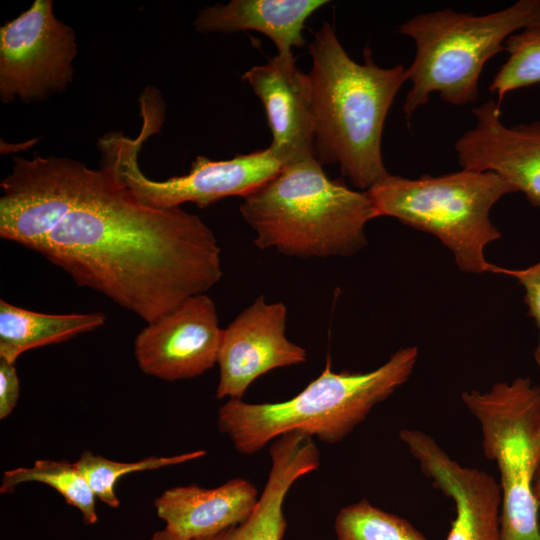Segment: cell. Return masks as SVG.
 Masks as SVG:
<instances>
[{"label":"cell","mask_w":540,"mask_h":540,"mask_svg":"<svg viewBox=\"0 0 540 540\" xmlns=\"http://www.w3.org/2000/svg\"><path fill=\"white\" fill-rule=\"evenodd\" d=\"M106 321L105 314H48L0 300V359L15 364L29 350L65 342L93 331Z\"/></svg>","instance_id":"obj_19"},{"label":"cell","mask_w":540,"mask_h":540,"mask_svg":"<svg viewBox=\"0 0 540 540\" xmlns=\"http://www.w3.org/2000/svg\"><path fill=\"white\" fill-rule=\"evenodd\" d=\"M417 358V347L400 348L383 365L365 373L334 372L327 358L321 374L286 401L252 404L229 399L219 408L218 429L243 455L293 431L337 443L407 382Z\"/></svg>","instance_id":"obj_4"},{"label":"cell","mask_w":540,"mask_h":540,"mask_svg":"<svg viewBox=\"0 0 540 540\" xmlns=\"http://www.w3.org/2000/svg\"><path fill=\"white\" fill-rule=\"evenodd\" d=\"M534 495L536 497V500L538 502L539 506V517H540V469L536 475L535 483H534Z\"/></svg>","instance_id":"obj_26"},{"label":"cell","mask_w":540,"mask_h":540,"mask_svg":"<svg viewBox=\"0 0 540 540\" xmlns=\"http://www.w3.org/2000/svg\"><path fill=\"white\" fill-rule=\"evenodd\" d=\"M312 57L313 155L323 165H338L353 186L367 191L390 173L381 150L390 107L407 81V68L378 66L372 51L354 61L334 28L323 22L308 46Z\"/></svg>","instance_id":"obj_2"},{"label":"cell","mask_w":540,"mask_h":540,"mask_svg":"<svg viewBox=\"0 0 540 540\" xmlns=\"http://www.w3.org/2000/svg\"><path fill=\"white\" fill-rule=\"evenodd\" d=\"M243 199L256 246L295 257L353 255L367 245L365 226L375 218L366 192L328 178L314 156L286 165Z\"/></svg>","instance_id":"obj_3"},{"label":"cell","mask_w":540,"mask_h":540,"mask_svg":"<svg viewBox=\"0 0 540 540\" xmlns=\"http://www.w3.org/2000/svg\"><path fill=\"white\" fill-rule=\"evenodd\" d=\"M25 482H38L54 488L67 504L79 510L86 525L97 522L96 496L75 462L37 460L31 467L8 470L3 474L0 492L10 493Z\"/></svg>","instance_id":"obj_20"},{"label":"cell","mask_w":540,"mask_h":540,"mask_svg":"<svg viewBox=\"0 0 540 540\" xmlns=\"http://www.w3.org/2000/svg\"><path fill=\"white\" fill-rule=\"evenodd\" d=\"M327 0H231L200 10L194 19L201 33H234L253 30L271 39L277 55L293 54L305 45L303 29L307 19Z\"/></svg>","instance_id":"obj_18"},{"label":"cell","mask_w":540,"mask_h":540,"mask_svg":"<svg viewBox=\"0 0 540 540\" xmlns=\"http://www.w3.org/2000/svg\"><path fill=\"white\" fill-rule=\"evenodd\" d=\"M475 126L455 143L463 169L492 171L540 207V122L506 126L490 100L472 110Z\"/></svg>","instance_id":"obj_14"},{"label":"cell","mask_w":540,"mask_h":540,"mask_svg":"<svg viewBox=\"0 0 540 540\" xmlns=\"http://www.w3.org/2000/svg\"><path fill=\"white\" fill-rule=\"evenodd\" d=\"M13 161L0 183V237L38 252L73 206L90 168L56 156Z\"/></svg>","instance_id":"obj_10"},{"label":"cell","mask_w":540,"mask_h":540,"mask_svg":"<svg viewBox=\"0 0 540 540\" xmlns=\"http://www.w3.org/2000/svg\"><path fill=\"white\" fill-rule=\"evenodd\" d=\"M509 58L495 74L488 90L501 106L505 95L518 88L540 83V27H529L505 41Z\"/></svg>","instance_id":"obj_23"},{"label":"cell","mask_w":540,"mask_h":540,"mask_svg":"<svg viewBox=\"0 0 540 540\" xmlns=\"http://www.w3.org/2000/svg\"><path fill=\"white\" fill-rule=\"evenodd\" d=\"M143 124L135 138L110 132L98 141L102 157L110 160L130 191L154 208L181 207L191 202L205 208L223 198H245L274 178L283 168L270 148L236 154L227 160L197 156L188 173L165 180L148 178L140 169L138 156L147 139L160 131L164 105L157 100L141 101Z\"/></svg>","instance_id":"obj_8"},{"label":"cell","mask_w":540,"mask_h":540,"mask_svg":"<svg viewBox=\"0 0 540 540\" xmlns=\"http://www.w3.org/2000/svg\"><path fill=\"white\" fill-rule=\"evenodd\" d=\"M461 400L478 421L482 448L500 475V540H540L534 483L540 469V386L529 378L497 382L488 391H464Z\"/></svg>","instance_id":"obj_7"},{"label":"cell","mask_w":540,"mask_h":540,"mask_svg":"<svg viewBox=\"0 0 540 540\" xmlns=\"http://www.w3.org/2000/svg\"><path fill=\"white\" fill-rule=\"evenodd\" d=\"M337 540H428L411 522L367 499L343 507L335 519Z\"/></svg>","instance_id":"obj_22"},{"label":"cell","mask_w":540,"mask_h":540,"mask_svg":"<svg viewBox=\"0 0 540 540\" xmlns=\"http://www.w3.org/2000/svg\"><path fill=\"white\" fill-rule=\"evenodd\" d=\"M286 320L284 303H267L261 295L223 329L217 359L218 399H242L258 377L306 361L305 349L286 336Z\"/></svg>","instance_id":"obj_12"},{"label":"cell","mask_w":540,"mask_h":540,"mask_svg":"<svg viewBox=\"0 0 540 540\" xmlns=\"http://www.w3.org/2000/svg\"><path fill=\"white\" fill-rule=\"evenodd\" d=\"M399 438L422 473L454 503L446 540H500L499 483L483 470L461 465L421 430L402 429Z\"/></svg>","instance_id":"obj_13"},{"label":"cell","mask_w":540,"mask_h":540,"mask_svg":"<svg viewBox=\"0 0 540 540\" xmlns=\"http://www.w3.org/2000/svg\"><path fill=\"white\" fill-rule=\"evenodd\" d=\"M53 0H35L0 28V99L43 101L72 83L76 33L53 12Z\"/></svg>","instance_id":"obj_9"},{"label":"cell","mask_w":540,"mask_h":540,"mask_svg":"<svg viewBox=\"0 0 540 540\" xmlns=\"http://www.w3.org/2000/svg\"><path fill=\"white\" fill-rule=\"evenodd\" d=\"M271 469L258 503L250 516L216 535L195 540H282L286 530L284 501L293 484L318 469L317 452L303 441L285 436L275 440L269 449ZM149 540H181L164 528Z\"/></svg>","instance_id":"obj_17"},{"label":"cell","mask_w":540,"mask_h":540,"mask_svg":"<svg viewBox=\"0 0 540 540\" xmlns=\"http://www.w3.org/2000/svg\"><path fill=\"white\" fill-rule=\"evenodd\" d=\"M242 79L263 104L272 133L269 148L284 167L314 156L311 80L293 54L255 65Z\"/></svg>","instance_id":"obj_15"},{"label":"cell","mask_w":540,"mask_h":540,"mask_svg":"<svg viewBox=\"0 0 540 540\" xmlns=\"http://www.w3.org/2000/svg\"><path fill=\"white\" fill-rule=\"evenodd\" d=\"M222 331L213 300L206 293L189 297L138 333V367L165 381L197 377L217 364Z\"/></svg>","instance_id":"obj_11"},{"label":"cell","mask_w":540,"mask_h":540,"mask_svg":"<svg viewBox=\"0 0 540 540\" xmlns=\"http://www.w3.org/2000/svg\"><path fill=\"white\" fill-rule=\"evenodd\" d=\"M365 192L375 218L394 217L434 235L452 251L460 270L479 274L493 271L484 248L501 237L490 210L516 191L495 172L462 169L417 179L389 174Z\"/></svg>","instance_id":"obj_6"},{"label":"cell","mask_w":540,"mask_h":540,"mask_svg":"<svg viewBox=\"0 0 540 540\" xmlns=\"http://www.w3.org/2000/svg\"><path fill=\"white\" fill-rule=\"evenodd\" d=\"M540 27V0H520L486 15L452 9L420 13L398 27L415 43V57L407 68L411 82L403 112L407 119L433 93L460 106L473 103L486 62L505 51L506 39L520 29Z\"/></svg>","instance_id":"obj_5"},{"label":"cell","mask_w":540,"mask_h":540,"mask_svg":"<svg viewBox=\"0 0 540 540\" xmlns=\"http://www.w3.org/2000/svg\"><path fill=\"white\" fill-rule=\"evenodd\" d=\"M206 454L204 450L172 455L150 456L136 462H119L84 451L75 462L96 498L111 508H117L120 501L115 486L121 477L135 472L148 471L183 464Z\"/></svg>","instance_id":"obj_21"},{"label":"cell","mask_w":540,"mask_h":540,"mask_svg":"<svg viewBox=\"0 0 540 540\" xmlns=\"http://www.w3.org/2000/svg\"><path fill=\"white\" fill-rule=\"evenodd\" d=\"M258 490L249 480L233 478L215 488L177 486L156 498L157 516L164 529L181 540L216 535L246 520L258 500Z\"/></svg>","instance_id":"obj_16"},{"label":"cell","mask_w":540,"mask_h":540,"mask_svg":"<svg viewBox=\"0 0 540 540\" xmlns=\"http://www.w3.org/2000/svg\"><path fill=\"white\" fill-rule=\"evenodd\" d=\"M20 394V381L15 365L0 359V419L14 410Z\"/></svg>","instance_id":"obj_25"},{"label":"cell","mask_w":540,"mask_h":540,"mask_svg":"<svg viewBox=\"0 0 540 540\" xmlns=\"http://www.w3.org/2000/svg\"><path fill=\"white\" fill-rule=\"evenodd\" d=\"M37 253L147 324L222 277L208 225L181 207L143 204L102 156Z\"/></svg>","instance_id":"obj_1"},{"label":"cell","mask_w":540,"mask_h":540,"mask_svg":"<svg viewBox=\"0 0 540 540\" xmlns=\"http://www.w3.org/2000/svg\"><path fill=\"white\" fill-rule=\"evenodd\" d=\"M492 273L512 276L524 287L528 316L535 320L539 329V342L534 351V359L540 368V261L525 269L516 270L494 266Z\"/></svg>","instance_id":"obj_24"}]
</instances>
